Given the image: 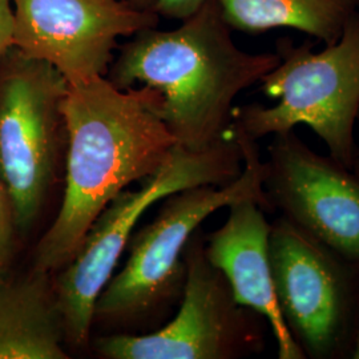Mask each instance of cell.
<instances>
[{
  "instance_id": "obj_1",
  "label": "cell",
  "mask_w": 359,
  "mask_h": 359,
  "mask_svg": "<svg viewBox=\"0 0 359 359\" xmlns=\"http://www.w3.org/2000/svg\"><path fill=\"white\" fill-rule=\"evenodd\" d=\"M157 107L154 90H120L105 76L68 84L63 201L39 240L32 268L63 269L116 196L167 164L177 142Z\"/></svg>"
},
{
  "instance_id": "obj_2",
  "label": "cell",
  "mask_w": 359,
  "mask_h": 359,
  "mask_svg": "<svg viewBox=\"0 0 359 359\" xmlns=\"http://www.w3.org/2000/svg\"><path fill=\"white\" fill-rule=\"evenodd\" d=\"M130 38L105 77L120 90H154L158 115L188 151L222 140L231 127L236 97L280 65L277 52L238 48L215 0H206L175 29L154 27Z\"/></svg>"
},
{
  "instance_id": "obj_3",
  "label": "cell",
  "mask_w": 359,
  "mask_h": 359,
  "mask_svg": "<svg viewBox=\"0 0 359 359\" xmlns=\"http://www.w3.org/2000/svg\"><path fill=\"white\" fill-rule=\"evenodd\" d=\"M243 154V170L224 185H201L172 193L157 216L130 237L128 258L97 297L93 325L112 333H139L180 302L185 283L184 253L194 231L222 208L253 200L273 212L264 188L266 164L257 140L231 124Z\"/></svg>"
},
{
  "instance_id": "obj_4",
  "label": "cell",
  "mask_w": 359,
  "mask_h": 359,
  "mask_svg": "<svg viewBox=\"0 0 359 359\" xmlns=\"http://www.w3.org/2000/svg\"><path fill=\"white\" fill-rule=\"evenodd\" d=\"M280 65L261 83L276 105L249 104L233 109V123L259 140L308 126L329 149V154L353 170L358 160L354 128L359 115V11L341 38L314 52L305 41H277Z\"/></svg>"
},
{
  "instance_id": "obj_5",
  "label": "cell",
  "mask_w": 359,
  "mask_h": 359,
  "mask_svg": "<svg viewBox=\"0 0 359 359\" xmlns=\"http://www.w3.org/2000/svg\"><path fill=\"white\" fill-rule=\"evenodd\" d=\"M243 165V154L231 127L222 140L204 151H188L177 145L156 175L142 180L139 188L116 196L96 218L75 257L53 273L69 346L90 345L96 299L148 209L187 188L228 184L241 173Z\"/></svg>"
},
{
  "instance_id": "obj_6",
  "label": "cell",
  "mask_w": 359,
  "mask_h": 359,
  "mask_svg": "<svg viewBox=\"0 0 359 359\" xmlns=\"http://www.w3.org/2000/svg\"><path fill=\"white\" fill-rule=\"evenodd\" d=\"M68 81L16 47L0 56V179L18 236L31 231L56 181L67 147Z\"/></svg>"
},
{
  "instance_id": "obj_7",
  "label": "cell",
  "mask_w": 359,
  "mask_h": 359,
  "mask_svg": "<svg viewBox=\"0 0 359 359\" xmlns=\"http://www.w3.org/2000/svg\"><path fill=\"white\" fill-rule=\"evenodd\" d=\"M185 283L172 321L147 333H109L95 338L104 359H236L265 347V320L241 306L225 276L209 261L205 236L196 231L187 245Z\"/></svg>"
},
{
  "instance_id": "obj_8",
  "label": "cell",
  "mask_w": 359,
  "mask_h": 359,
  "mask_svg": "<svg viewBox=\"0 0 359 359\" xmlns=\"http://www.w3.org/2000/svg\"><path fill=\"white\" fill-rule=\"evenodd\" d=\"M269 253L283 320L306 358L342 357L355 332L358 268L283 216L271 224Z\"/></svg>"
},
{
  "instance_id": "obj_9",
  "label": "cell",
  "mask_w": 359,
  "mask_h": 359,
  "mask_svg": "<svg viewBox=\"0 0 359 359\" xmlns=\"http://www.w3.org/2000/svg\"><path fill=\"white\" fill-rule=\"evenodd\" d=\"M13 47L53 65L68 84L107 76L117 43L158 15L128 0H13Z\"/></svg>"
},
{
  "instance_id": "obj_10",
  "label": "cell",
  "mask_w": 359,
  "mask_h": 359,
  "mask_svg": "<svg viewBox=\"0 0 359 359\" xmlns=\"http://www.w3.org/2000/svg\"><path fill=\"white\" fill-rule=\"evenodd\" d=\"M264 188L273 210L359 269V179L294 129L274 135Z\"/></svg>"
},
{
  "instance_id": "obj_11",
  "label": "cell",
  "mask_w": 359,
  "mask_h": 359,
  "mask_svg": "<svg viewBox=\"0 0 359 359\" xmlns=\"http://www.w3.org/2000/svg\"><path fill=\"white\" fill-rule=\"evenodd\" d=\"M221 228L205 237L209 261L226 278L236 301L261 316L270 326L280 359H305L283 320L270 265L271 224L253 200L231 204Z\"/></svg>"
},
{
  "instance_id": "obj_12",
  "label": "cell",
  "mask_w": 359,
  "mask_h": 359,
  "mask_svg": "<svg viewBox=\"0 0 359 359\" xmlns=\"http://www.w3.org/2000/svg\"><path fill=\"white\" fill-rule=\"evenodd\" d=\"M67 346L53 274L0 278V359H68Z\"/></svg>"
},
{
  "instance_id": "obj_13",
  "label": "cell",
  "mask_w": 359,
  "mask_h": 359,
  "mask_svg": "<svg viewBox=\"0 0 359 359\" xmlns=\"http://www.w3.org/2000/svg\"><path fill=\"white\" fill-rule=\"evenodd\" d=\"M231 28L248 34L287 27L333 44L359 11L357 0H215Z\"/></svg>"
},
{
  "instance_id": "obj_14",
  "label": "cell",
  "mask_w": 359,
  "mask_h": 359,
  "mask_svg": "<svg viewBox=\"0 0 359 359\" xmlns=\"http://www.w3.org/2000/svg\"><path fill=\"white\" fill-rule=\"evenodd\" d=\"M16 237L11 204L0 179V278L7 277L13 266Z\"/></svg>"
},
{
  "instance_id": "obj_15",
  "label": "cell",
  "mask_w": 359,
  "mask_h": 359,
  "mask_svg": "<svg viewBox=\"0 0 359 359\" xmlns=\"http://www.w3.org/2000/svg\"><path fill=\"white\" fill-rule=\"evenodd\" d=\"M206 0H157L154 6V13L158 16H165L169 19L187 20L197 13Z\"/></svg>"
},
{
  "instance_id": "obj_16",
  "label": "cell",
  "mask_w": 359,
  "mask_h": 359,
  "mask_svg": "<svg viewBox=\"0 0 359 359\" xmlns=\"http://www.w3.org/2000/svg\"><path fill=\"white\" fill-rule=\"evenodd\" d=\"M15 11L13 0H0V56L13 47Z\"/></svg>"
},
{
  "instance_id": "obj_17",
  "label": "cell",
  "mask_w": 359,
  "mask_h": 359,
  "mask_svg": "<svg viewBox=\"0 0 359 359\" xmlns=\"http://www.w3.org/2000/svg\"><path fill=\"white\" fill-rule=\"evenodd\" d=\"M350 357L354 359H359V298L358 309H357V323H355V332H354V338H353V346L350 351Z\"/></svg>"
},
{
  "instance_id": "obj_18",
  "label": "cell",
  "mask_w": 359,
  "mask_h": 359,
  "mask_svg": "<svg viewBox=\"0 0 359 359\" xmlns=\"http://www.w3.org/2000/svg\"><path fill=\"white\" fill-rule=\"evenodd\" d=\"M135 7L145 10V11H154V6L157 0H128Z\"/></svg>"
},
{
  "instance_id": "obj_19",
  "label": "cell",
  "mask_w": 359,
  "mask_h": 359,
  "mask_svg": "<svg viewBox=\"0 0 359 359\" xmlns=\"http://www.w3.org/2000/svg\"><path fill=\"white\" fill-rule=\"evenodd\" d=\"M353 172L357 175V177L359 179V157L358 160L355 161V164H354V168H353Z\"/></svg>"
},
{
  "instance_id": "obj_20",
  "label": "cell",
  "mask_w": 359,
  "mask_h": 359,
  "mask_svg": "<svg viewBox=\"0 0 359 359\" xmlns=\"http://www.w3.org/2000/svg\"><path fill=\"white\" fill-rule=\"evenodd\" d=\"M357 3H358V6H359V0H357Z\"/></svg>"
},
{
  "instance_id": "obj_21",
  "label": "cell",
  "mask_w": 359,
  "mask_h": 359,
  "mask_svg": "<svg viewBox=\"0 0 359 359\" xmlns=\"http://www.w3.org/2000/svg\"><path fill=\"white\" fill-rule=\"evenodd\" d=\"M358 123H359V115H358Z\"/></svg>"
}]
</instances>
